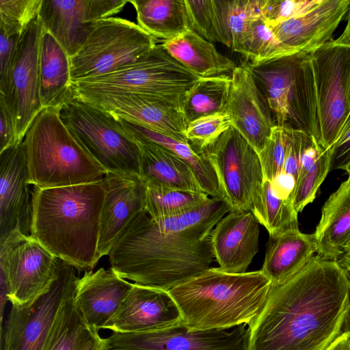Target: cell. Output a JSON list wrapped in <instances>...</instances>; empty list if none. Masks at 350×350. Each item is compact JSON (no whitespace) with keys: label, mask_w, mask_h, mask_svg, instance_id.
<instances>
[{"label":"cell","mask_w":350,"mask_h":350,"mask_svg":"<svg viewBox=\"0 0 350 350\" xmlns=\"http://www.w3.org/2000/svg\"><path fill=\"white\" fill-rule=\"evenodd\" d=\"M129 0H42L38 18L71 57L97 21L120 12Z\"/></svg>","instance_id":"cell-15"},{"label":"cell","mask_w":350,"mask_h":350,"mask_svg":"<svg viewBox=\"0 0 350 350\" xmlns=\"http://www.w3.org/2000/svg\"><path fill=\"white\" fill-rule=\"evenodd\" d=\"M103 178L53 188L33 187L30 236L77 270L90 271L98 252Z\"/></svg>","instance_id":"cell-3"},{"label":"cell","mask_w":350,"mask_h":350,"mask_svg":"<svg viewBox=\"0 0 350 350\" xmlns=\"http://www.w3.org/2000/svg\"><path fill=\"white\" fill-rule=\"evenodd\" d=\"M189 330L181 322L146 332H112L103 338V350H248L250 329Z\"/></svg>","instance_id":"cell-14"},{"label":"cell","mask_w":350,"mask_h":350,"mask_svg":"<svg viewBox=\"0 0 350 350\" xmlns=\"http://www.w3.org/2000/svg\"><path fill=\"white\" fill-rule=\"evenodd\" d=\"M272 288L261 270L228 273L210 267L170 289L189 330L249 327L262 310Z\"/></svg>","instance_id":"cell-4"},{"label":"cell","mask_w":350,"mask_h":350,"mask_svg":"<svg viewBox=\"0 0 350 350\" xmlns=\"http://www.w3.org/2000/svg\"><path fill=\"white\" fill-rule=\"evenodd\" d=\"M349 309L350 281L336 260L317 254L272 286L249 327L248 350H325L342 334Z\"/></svg>","instance_id":"cell-2"},{"label":"cell","mask_w":350,"mask_h":350,"mask_svg":"<svg viewBox=\"0 0 350 350\" xmlns=\"http://www.w3.org/2000/svg\"><path fill=\"white\" fill-rule=\"evenodd\" d=\"M247 59V64L258 65L298 53L282 43L267 26L262 16L247 27L235 49Z\"/></svg>","instance_id":"cell-36"},{"label":"cell","mask_w":350,"mask_h":350,"mask_svg":"<svg viewBox=\"0 0 350 350\" xmlns=\"http://www.w3.org/2000/svg\"><path fill=\"white\" fill-rule=\"evenodd\" d=\"M270 109L275 126L317 139V105L310 54L298 52L258 65L244 64Z\"/></svg>","instance_id":"cell-7"},{"label":"cell","mask_w":350,"mask_h":350,"mask_svg":"<svg viewBox=\"0 0 350 350\" xmlns=\"http://www.w3.org/2000/svg\"><path fill=\"white\" fill-rule=\"evenodd\" d=\"M286 154L283 173L291 176L296 183L300 167L301 134L302 131L285 129Z\"/></svg>","instance_id":"cell-45"},{"label":"cell","mask_w":350,"mask_h":350,"mask_svg":"<svg viewBox=\"0 0 350 350\" xmlns=\"http://www.w3.org/2000/svg\"><path fill=\"white\" fill-rule=\"evenodd\" d=\"M129 132L141 135L171 151L193 169L204 193L224 200L215 172L204 154L189 142L178 140L150 129L117 118Z\"/></svg>","instance_id":"cell-31"},{"label":"cell","mask_w":350,"mask_h":350,"mask_svg":"<svg viewBox=\"0 0 350 350\" xmlns=\"http://www.w3.org/2000/svg\"><path fill=\"white\" fill-rule=\"evenodd\" d=\"M129 132V131H128ZM135 139L140 152V177L144 183L167 187L204 192L191 167L165 148L137 134Z\"/></svg>","instance_id":"cell-25"},{"label":"cell","mask_w":350,"mask_h":350,"mask_svg":"<svg viewBox=\"0 0 350 350\" xmlns=\"http://www.w3.org/2000/svg\"><path fill=\"white\" fill-rule=\"evenodd\" d=\"M224 112L236 129L259 154L267 145L275 126L268 105L243 64L231 73Z\"/></svg>","instance_id":"cell-18"},{"label":"cell","mask_w":350,"mask_h":350,"mask_svg":"<svg viewBox=\"0 0 350 350\" xmlns=\"http://www.w3.org/2000/svg\"><path fill=\"white\" fill-rule=\"evenodd\" d=\"M42 0H0V31L21 36L38 16Z\"/></svg>","instance_id":"cell-38"},{"label":"cell","mask_w":350,"mask_h":350,"mask_svg":"<svg viewBox=\"0 0 350 350\" xmlns=\"http://www.w3.org/2000/svg\"><path fill=\"white\" fill-rule=\"evenodd\" d=\"M57 107L70 133L107 172L140 176L139 147L117 118L70 92Z\"/></svg>","instance_id":"cell-8"},{"label":"cell","mask_w":350,"mask_h":350,"mask_svg":"<svg viewBox=\"0 0 350 350\" xmlns=\"http://www.w3.org/2000/svg\"><path fill=\"white\" fill-rule=\"evenodd\" d=\"M40 94L43 107H58L70 94V57L57 40L43 29L40 47Z\"/></svg>","instance_id":"cell-29"},{"label":"cell","mask_w":350,"mask_h":350,"mask_svg":"<svg viewBox=\"0 0 350 350\" xmlns=\"http://www.w3.org/2000/svg\"><path fill=\"white\" fill-rule=\"evenodd\" d=\"M327 150L330 159L329 172L344 170L350 163V111L336 141Z\"/></svg>","instance_id":"cell-44"},{"label":"cell","mask_w":350,"mask_h":350,"mask_svg":"<svg viewBox=\"0 0 350 350\" xmlns=\"http://www.w3.org/2000/svg\"><path fill=\"white\" fill-rule=\"evenodd\" d=\"M62 260L29 236L15 230L0 243V274L8 283L12 306L31 304L49 291Z\"/></svg>","instance_id":"cell-10"},{"label":"cell","mask_w":350,"mask_h":350,"mask_svg":"<svg viewBox=\"0 0 350 350\" xmlns=\"http://www.w3.org/2000/svg\"><path fill=\"white\" fill-rule=\"evenodd\" d=\"M231 126V119L227 113H216L189 122L185 136L193 147L202 152Z\"/></svg>","instance_id":"cell-40"},{"label":"cell","mask_w":350,"mask_h":350,"mask_svg":"<svg viewBox=\"0 0 350 350\" xmlns=\"http://www.w3.org/2000/svg\"><path fill=\"white\" fill-rule=\"evenodd\" d=\"M190 28L209 42L215 38L213 0H185Z\"/></svg>","instance_id":"cell-43"},{"label":"cell","mask_w":350,"mask_h":350,"mask_svg":"<svg viewBox=\"0 0 350 350\" xmlns=\"http://www.w3.org/2000/svg\"><path fill=\"white\" fill-rule=\"evenodd\" d=\"M157 45L156 38L122 18L96 21L79 51L70 57L72 81L98 77L134 63Z\"/></svg>","instance_id":"cell-9"},{"label":"cell","mask_w":350,"mask_h":350,"mask_svg":"<svg viewBox=\"0 0 350 350\" xmlns=\"http://www.w3.org/2000/svg\"><path fill=\"white\" fill-rule=\"evenodd\" d=\"M350 331V309L348 313V315L347 317V319L345 320L342 332H347Z\"/></svg>","instance_id":"cell-51"},{"label":"cell","mask_w":350,"mask_h":350,"mask_svg":"<svg viewBox=\"0 0 350 350\" xmlns=\"http://www.w3.org/2000/svg\"><path fill=\"white\" fill-rule=\"evenodd\" d=\"M75 288V284L61 304L42 350H74L86 326L74 302Z\"/></svg>","instance_id":"cell-37"},{"label":"cell","mask_w":350,"mask_h":350,"mask_svg":"<svg viewBox=\"0 0 350 350\" xmlns=\"http://www.w3.org/2000/svg\"><path fill=\"white\" fill-rule=\"evenodd\" d=\"M317 254L336 260L350 241V179L342 182L324 204L314 232Z\"/></svg>","instance_id":"cell-27"},{"label":"cell","mask_w":350,"mask_h":350,"mask_svg":"<svg viewBox=\"0 0 350 350\" xmlns=\"http://www.w3.org/2000/svg\"><path fill=\"white\" fill-rule=\"evenodd\" d=\"M332 42L336 44L350 46V8L347 14V23L345 29L340 36Z\"/></svg>","instance_id":"cell-49"},{"label":"cell","mask_w":350,"mask_h":350,"mask_svg":"<svg viewBox=\"0 0 350 350\" xmlns=\"http://www.w3.org/2000/svg\"><path fill=\"white\" fill-rule=\"evenodd\" d=\"M215 38L233 51L249 25L262 16L265 0H213Z\"/></svg>","instance_id":"cell-32"},{"label":"cell","mask_w":350,"mask_h":350,"mask_svg":"<svg viewBox=\"0 0 350 350\" xmlns=\"http://www.w3.org/2000/svg\"><path fill=\"white\" fill-rule=\"evenodd\" d=\"M260 223L251 211L232 210L211 234L214 258L228 273H243L258 251Z\"/></svg>","instance_id":"cell-22"},{"label":"cell","mask_w":350,"mask_h":350,"mask_svg":"<svg viewBox=\"0 0 350 350\" xmlns=\"http://www.w3.org/2000/svg\"><path fill=\"white\" fill-rule=\"evenodd\" d=\"M20 143L16 121L6 105L0 101V152Z\"/></svg>","instance_id":"cell-46"},{"label":"cell","mask_w":350,"mask_h":350,"mask_svg":"<svg viewBox=\"0 0 350 350\" xmlns=\"http://www.w3.org/2000/svg\"><path fill=\"white\" fill-rule=\"evenodd\" d=\"M349 47V51H350V46ZM348 97H349V101L350 104V72H349V90H348Z\"/></svg>","instance_id":"cell-53"},{"label":"cell","mask_w":350,"mask_h":350,"mask_svg":"<svg viewBox=\"0 0 350 350\" xmlns=\"http://www.w3.org/2000/svg\"><path fill=\"white\" fill-rule=\"evenodd\" d=\"M347 333V338L350 343V331L345 332Z\"/></svg>","instance_id":"cell-55"},{"label":"cell","mask_w":350,"mask_h":350,"mask_svg":"<svg viewBox=\"0 0 350 350\" xmlns=\"http://www.w3.org/2000/svg\"><path fill=\"white\" fill-rule=\"evenodd\" d=\"M23 145L28 183L53 188L101 180L107 173L61 120L58 107L43 109L29 127Z\"/></svg>","instance_id":"cell-5"},{"label":"cell","mask_w":350,"mask_h":350,"mask_svg":"<svg viewBox=\"0 0 350 350\" xmlns=\"http://www.w3.org/2000/svg\"><path fill=\"white\" fill-rule=\"evenodd\" d=\"M231 81V75L227 74L200 78L183 108L187 124L199 118L224 112Z\"/></svg>","instance_id":"cell-35"},{"label":"cell","mask_w":350,"mask_h":350,"mask_svg":"<svg viewBox=\"0 0 350 350\" xmlns=\"http://www.w3.org/2000/svg\"><path fill=\"white\" fill-rule=\"evenodd\" d=\"M137 25L155 38L173 39L190 28L185 0H129Z\"/></svg>","instance_id":"cell-30"},{"label":"cell","mask_w":350,"mask_h":350,"mask_svg":"<svg viewBox=\"0 0 350 350\" xmlns=\"http://www.w3.org/2000/svg\"><path fill=\"white\" fill-rule=\"evenodd\" d=\"M29 185L22 142L0 152V243L15 230L30 235Z\"/></svg>","instance_id":"cell-20"},{"label":"cell","mask_w":350,"mask_h":350,"mask_svg":"<svg viewBox=\"0 0 350 350\" xmlns=\"http://www.w3.org/2000/svg\"><path fill=\"white\" fill-rule=\"evenodd\" d=\"M318 253L314 234L299 230L270 237L261 268L272 286L281 285L303 269Z\"/></svg>","instance_id":"cell-26"},{"label":"cell","mask_w":350,"mask_h":350,"mask_svg":"<svg viewBox=\"0 0 350 350\" xmlns=\"http://www.w3.org/2000/svg\"><path fill=\"white\" fill-rule=\"evenodd\" d=\"M182 322L168 291L133 283L118 310L102 329L135 332L164 329Z\"/></svg>","instance_id":"cell-19"},{"label":"cell","mask_w":350,"mask_h":350,"mask_svg":"<svg viewBox=\"0 0 350 350\" xmlns=\"http://www.w3.org/2000/svg\"><path fill=\"white\" fill-rule=\"evenodd\" d=\"M349 8L350 0H323L302 16L268 27L284 44L310 54L332 41L334 32Z\"/></svg>","instance_id":"cell-24"},{"label":"cell","mask_w":350,"mask_h":350,"mask_svg":"<svg viewBox=\"0 0 350 350\" xmlns=\"http://www.w3.org/2000/svg\"><path fill=\"white\" fill-rule=\"evenodd\" d=\"M144 183V211L154 219L186 213L201 206L209 198L204 192L172 189L152 183Z\"/></svg>","instance_id":"cell-34"},{"label":"cell","mask_w":350,"mask_h":350,"mask_svg":"<svg viewBox=\"0 0 350 350\" xmlns=\"http://www.w3.org/2000/svg\"><path fill=\"white\" fill-rule=\"evenodd\" d=\"M96 328L85 326L81 332L74 350H103V338Z\"/></svg>","instance_id":"cell-47"},{"label":"cell","mask_w":350,"mask_h":350,"mask_svg":"<svg viewBox=\"0 0 350 350\" xmlns=\"http://www.w3.org/2000/svg\"><path fill=\"white\" fill-rule=\"evenodd\" d=\"M200 80L163 47L113 72L71 83L72 95L135 94L171 105L181 111L187 96Z\"/></svg>","instance_id":"cell-6"},{"label":"cell","mask_w":350,"mask_h":350,"mask_svg":"<svg viewBox=\"0 0 350 350\" xmlns=\"http://www.w3.org/2000/svg\"><path fill=\"white\" fill-rule=\"evenodd\" d=\"M72 96L94 105L116 118L188 142L185 136L187 122L183 111L163 102L129 93Z\"/></svg>","instance_id":"cell-17"},{"label":"cell","mask_w":350,"mask_h":350,"mask_svg":"<svg viewBox=\"0 0 350 350\" xmlns=\"http://www.w3.org/2000/svg\"><path fill=\"white\" fill-rule=\"evenodd\" d=\"M76 270L62 260L48 292L30 305L12 306L0 334L1 350H42L60 306L78 279Z\"/></svg>","instance_id":"cell-13"},{"label":"cell","mask_w":350,"mask_h":350,"mask_svg":"<svg viewBox=\"0 0 350 350\" xmlns=\"http://www.w3.org/2000/svg\"><path fill=\"white\" fill-rule=\"evenodd\" d=\"M164 49L178 62L200 78L232 73L237 66L215 46L191 28L178 36L163 41Z\"/></svg>","instance_id":"cell-28"},{"label":"cell","mask_w":350,"mask_h":350,"mask_svg":"<svg viewBox=\"0 0 350 350\" xmlns=\"http://www.w3.org/2000/svg\"><path fill=\"white\" fill-rule=\"evenodd\" d=\"M349 250H350V241L349 242V243L345 247L344 253L346 252H348Z\"/></svg>","instance_id":"cell-54"},{"label":"cell","mask_w":350,"mask_h":350,"mask_svg":"<svg viewBox=\"0 0 350 350\" xmlns=\"http://www.w3.org/2000/svg\"><path fill=\"white\" fill-rule=\"evenodd\" d=\"M230 210L211 197L176 217L154 219L143 211L108 253L111 268L134 284L170 291L210 268L211 232Z\"/></svg>","instance_id":"cell-1"},{"label":"cell","mask_w":350,"mask_h":350,"mask_svg":"<svg viewBox=\"0 0 350 350\" xmlns=\"http://www.w3.org/2000/svg\"><path fill=\"white\" fill-rule=\"evenodd\" d=\"M100 213L98 252L108 254L135 217L145 208L146 185L139 176L107 172Z\"/></svg>","instance_id":"cell-16"},{"label":"cell","mask_w":350,"mask_h":350,"mask_svg":"<svg viewBox=\"0 0 350 350\" xmlns=\"http://www.w3.org/2000/svg\"><path fill=\"white\" fill-rule=\"evenodd\" d=\"M330 159L325 150L317 161L310 167L299 172L293 191V206L297 213L312 202L317 191L329 172Z\"/></svg>","instance_id":"cell-39"},{"label":"cell","mask_w":350,"mask_h":350,"mask_svg":"<svg viewBox=\"0 0 350 350\" xmlns=\"http://www.w3.org/2000/svg\"><path fill=\"white\" fill-rule=\"evenodd\" d=\"M325 350H350V343L347 338V333L342 332Z\"/></svg>","instance_id":"cell-48"},{"label":"cell","mask_w":350,"mask_h":350,"mask_svg":"<svg viewBox=\"0 0 350 350\" xmlns=\"http://www.w3.org/2000/svg\"><path fill=\"white\" fill-rule=\"evenodd\" d=\"M43 32L38 16L21 35L14 58L12 82L17 103L16 135L19 142L43 109L40 94V47Z\"/></svg>","instance_id":"cell-21"},{"label":"cell","mask_w":350,"mask_h":350,"mask_svg":"<svg viewBox=\"0 0 350 350\" xmlns=\"http://www.w3.org/2000/svg\"><path fill=\"white\" fill-rule=\"evenodd\" d=\"M286 154L284 128L275 126L266 147L258 154L264 180L273 182L282 173Z\"/></svg>","instance_id":"cell-42"},{"label":"cell","mask_w":350,"mask_h":350,"mask_svg":"<svg viewBox=\"0 0 350 350\" xmlns=\"http://www.w3.org/2000/svg\"><path fill=\"white\" fill-rule=\"evenodd\" d=\"M336 260L350 281V250L343 253Z\"/></svg>","instance_id":"cell-50"},{"label":"cell","mask_w":350,"mask_h":350,"mask_svg":"<svg viewBox=\"0 0 350 350\" xmlns=\"http://www.w3.org/2000/svg\"><path fill=\"white\" fill-rule=\"evenodd\" d=\"M317 105V140L325 150L336 141L349 111V47L332 41L310 53Z\"/></svg>","instance_id":"cell-11"},{"label":"cell","mask_w":350,"mask_h":350,"mask_svg":"<svg viewBox=\"0 0 350 350\" xmlns=\"http://www.w3.org/2000/svg\"><path fill=\"white\" fill-rule=\"evenodd\" d=\"M250 211L260 224L267 230L270 237L299 230L298 213L293 200L278 196L271 181L264 180L253 200Z\"/></svg>","instance_id":"cell-33"},{"label":"cell","mask_w":350,"mask_h":350,"mask_svg":"<svg viewBox=\"0 0 350 350\" xmlns=\"http://www.w3.org/2000/svg\"><path fill=\"white\" fill-rule=\"evenodd\" d=\"M323 0H265L262 16L267 26L299 18L318 7Z\"/></svg>","instance_id":"cell-41"},{"label":"cell","mask_w":350,"mask_h":350,"mask_svg":"<svg viewBox=\"0 0 350 350\" xmlns=\"http://www.w3.org/2000/svg\"><path fill=\"white\" fill-rule=\"evenodd\" d=\"M344 170L347 172V173L349 175L348 178L350 179V163L346 166V167Z\"/></svg>","instance_id":"cell-52"},{"label":"cell","mask_w":350,"mask_h":350,"mask_svg":"<svg viewBox=\"0 0 350 350\" xmlns=\"http://www.w3.org/2000/svg\"><path fill=\"white\" fill-rule=\"evenodd\" d=\"M132 285L111 268L85 271L76 281L74 302L85 325L102 329Z\"/></svg>","instance_id":"cell-23"},{"label":"cell","mask_w":350,"mask_h":350,"mask_svg":"<svg viewBox=\"0 0 350 350\" xmlns=\"http://www.w3.org/2000/svg\"><path fill=\"white\" fill-rule=\"evenodd\" d=\"M202 152L212 165L232 210L250 211L264 181L258 152L232 126Z\"/></svg>","instance_id":"cell-12"}]
</instances>
